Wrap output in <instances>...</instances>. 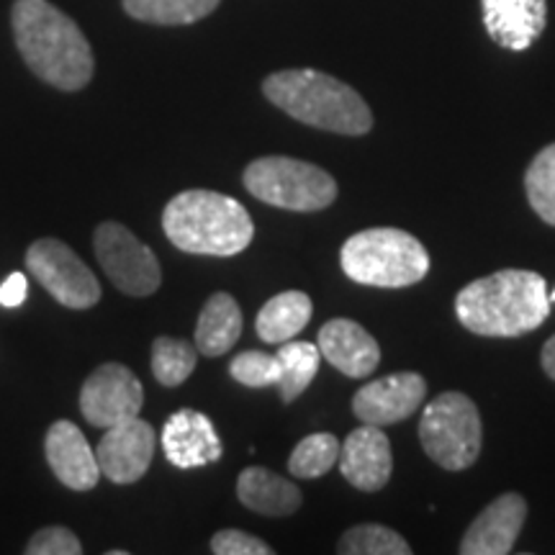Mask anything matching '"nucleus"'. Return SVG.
Wrapping results in <instances>:
<instances>
[{
    "instance_id": "1",
    "label": "nucleus",
    "mask_w": 555,
    "mask_h": 555,
    "mask_svg": "<svg viewBox=\"0 0 555 555\" xmlns=\"http://www.w3.org/2000/svg\"><path fill=\"white\" fill-rule=\"evenodd\" d=\"M13 37L37 78L60 90H80L93 78V50L86 34L50 0L13 3Z\"/></svg>"
},
{
    "instance_id": "2",
    "label": "nucleus",
    "mask_w": 555,
    "mask_h": 555,
    "mask_svg": "<svg viewBox=\"0 0 555 555\" xmlns=\"http://www.w3.org/2000/svg\"><path fill=\"white\" fill-rule=\"evenodd\" d=\"M457 322L478 337H519L543 327L551 314L547 283L532 270H499L455 296Z\"/></svg>"
},
{
    "instance_id": "3",
    "label": "nucleus",
    "mask_w": 555,
    "mask_h": 555,
    "mask_svg": "<svg viewBox=\"0 0 555 555\" xmlns=\"http://www.w3.org/2000/svg\"><path fill=\"white\" fill-rule=\"evenodd\" d=\"M262 93L307 127L347 137H363L373 129V114L363 95L319 69H281L266 78Z\"/></svg>"
},
{
    "instance_id": "4",
    "label": "nucleus",
    "mask_w": 555,
    "mask_h": 555,
    "mask_svg": "<svg viewBox=\"0 0 555 555\" xmlns=\"http://www.w3.org/2000/svg\"><path fill=\"white\" fill-rule=\"evenodd\" d=\"M163 229L178 249L191 255L232 258L255 237L247 208L217 191H183L165 206Z\"/></svg>"
},
{
    "instance_id": "5",
    "label": "nucleus",
    "mask_w": 555,
    "mask_h": 555,
    "mask_svg": "<svg viewBox=\"0 0 555 555\" xmlns=\"http://www.w3.org/2000/svg\"><path fill=\"white\" fill-rule=\"evenodd\" d=\"M339 262L350 281L376 288H406L429 273L427 247L414 234L393 227L352 234L343 245Z\"/></svg>"
},
{
    "instance_id": "6",
    "label": "nucleus",
    "mask_w": 555,
    "mask_h": 555,
    "mask_svg": "<svg viewBox=\"0 0 555 555\" xmlns=\"http://www.w3.org/2000/svg\"><path fill=\"white\" fill-rule=\"evenodd\" d=\"M245 189L262 204L286 211H322L337 198V183L327 170L296 157L270 155L247 165Z\"/></svg>"
},
{
    "instance_id": "7",
    "label": "nucleus",
    "mask_w": 555,
    "mask_h": 555,
    "mask_svg": "<svg viewBox=\"0 0 555 555\" xmlns=\"http://www.w3.org/2000/svg\"><path fill=\"white\" fill-rule=\"evenodd\" d=\"M420 442L427 457L446 470H466L481 455L483 425L466 393L448 391L429 401L420 422Z\"/></svg>"
},
{
    "instance_id": "8",
    "label": "nucleus",
    "mask_w": 555,
    "mask_h": 555,
    "mask_svg": "<svg viewBox=\"0 0 555 555\" xmlns=\"http://www.w3.org/2000/svg\"><path fill=\"white\" fill-rule=\"evenodd\" d=\"M26 268L67 309L99 304L101 283L86 262L60 240H37L26 253Z\"/></svg>"
},
{
    "instance_id": "9",
    "label": "nucleus",
    "mask_w": 555,
    "mask_h": 555,
    "mask_svg": "<svg viewBox=\"0 0 555 555\" xmlns=\"http://www.w3.org/2000/svg\"><path fill=\"white\" fill-rule=\"evenodd\" d=\"M93 249L114 286L129 296H150L159 288L163 273L155 253L142 245L119 221H103L93 234Z\"/></svg>"
},
{
    "instance_id": "10",
    "label": "nucleus",
    "mask_w": 555,
    "mask_h": 555,
    "mask_svg": "<svg viewBox=\"0 0 555 555\" xmlns=\"http://www.w3.org/2000/svg\"><path fill=\"white\" fill-rule=\"evenodd\" d=\"M144 388L134 373L121 363H106L90 373L80 391V412L93 427H114L139 416Z\"/></svg>"
},
{
    "instance_id": "11",
    "label": "nucleus",
    "mask_w": 555,
    "mask_h": 555,
    "mask_svg": "<svg viewBox=\"0 0 555 555\" xmlns=\"http://www.w3.org/2000/svg\"><path fill=\"white\" fill-rule=\"evenodd\" d=\"M157 448V433L142 416H131L127 422L108 427L101 437L99 466L101 476L114 483H137L150 470Z\"/></svg>"
},
{
    "instance_id": "12",
    "label": "nucleus",
    "mask_w": 555,
    "mask_h": 555,
    "mask_svg": "<svg viewBox=\"0 0 555 555\" xmlns=\"http://www.w3.org/2000/svg\"><path fill=\"white\" fill-rule=\"evenodd\" d=\"M425 399L427 380L420 373H393L360 388L352 399V412L365 425L388 427L409 420Z\"/></svg>"
},
{
    "instance_id": "13",
    "label": "nucleus",
    "mask_w": 555,
    "mask_h": 555,
    "mask_svg": "<svg viewBox=\"0 0 555 555\" xmlns=\"http://www.w3.org/2000/svg\"><path fill=\"white\" fill-rule=\"evenodd\" d=\"M339 470L358 491H380L391 481L393 453L386 433L376 425L352 429L339 448Z\"/></svg>"
},
{
    "instance_id": "14",
    "label": "nucleus",
    "mask_w": 555,
    "mask_h": 555,
    "mask_svg": "<svg viewBox=\"0 0 555 555\" xmlns=\"http://www.w3.org/2000/svg\"><path fill=\"white\" fill-rule=\"evenodd\" d=\"M527 519L525 496L502 494L474 519L461 540L463 555H506L515 551V543Z\"/></svg>"
},
{
    "instance_id": "15",
    "label": "nucleus",
    "mask_w": 555,
    "mask_h": 555,
    "mask_svg": "<svg viewBox=\"0 0 555 555\" xmlns=\"http://www.w3.org/2000/svg\"><path fill=\"white\" fill-rule=\"evenodd\" d=\"M44 453L52 474L73 491H90L101 478L99 455L75 422L60 420L47 429Z\"/></svg>"
},
{
    "instance_id": "16",
    "label": "nucleus",
    "mask_w": 555,
    "mask_h": 555,
    "mask_svg": "<svg viewBox=\"0 0 555 555\" xmlns=\"http://www.w3.org/2000/svg\"><path fill=\"white\" fill-rule=\"evenodd\" d=\"M486 34L509 52L530 50L543 37L547 0H481Z\"/></svg>"
},
{
    "instance_id": "17",
    "label": "nucleus",
    "mask_w": 555,
    "mask_h": 555,
    "mask_svg": "<svg viewBox=\"0 0 555 555\" xmlns=\"http://www.w3.org/2000/svg\"><path fill=\"white\" fill-rule=\"evenodd\" d=\"M163 453L176 468L217 463L224 448L214 422L196 409H180L163 427Z\"/></svg>"
},
{
    "instance_id": "18",
    "label": "nucleus",
    "mask_w": 555,
    "mask_h": 555,
    "mask_svg": "<svg viewBox=\"0 0 555 555\" xmlns=\"http://www.w3.org/2000/svg\"><path fill=\"white\" fill-rule=\"evenodd\" d=\"M319 352L347 378H367L380 363V347L363 324L352 319H330L317 337Z\"/></svg>"
},
{
    "instance_id": "19",
    "label": "nucleus",
    "mask_w": 555,
    "mask_h": 555,
    "mask_svg": "<svg viewBox=\"0 0 555 555\" xmlns=\"http://www.w3.org/2000/svg\"><path fill=\"white\" fill-rule=\"evenodd\" d=\"M237 496L247 509L258 512L262 517H288L301 506L304 496L296 483L273 474V470L249 466L240 474Z\"/></svg>"
},
{
    "instance_id": "20",
    "label": "nucleus",
    "mask_w": 555,
    "mask_h": 555,
    "mask_svg": "<svg viewBox=\"0 0 555 555\" xmlns=\"http://www.w3.org/2000/svg\"><path fill=\"white\" fill-rule=\"evenodd\" d=\"M242 335V309L229 294H214L201 309L196 324V350L206 358H219L237 345Z\"/></svg>"
},
{
    "instance_id": "21",
    "label": "nucleus",
    "mask_w": 555,
    "mask_h": 555,
    "mask_svg": "<svg viewBox=\"0 0 555 555\" xmlns=\"http://www.w3.org/2000/svg\"><path fill=\"white\" fill-rule=\"evenodd\" d=\"M311 298L304 291H283L270 298L255 319L258 337L268 345H281L294 339L311 322Z\"/></svg>"
},
{
    "instance_id": "22",
    "label": "nucleus",
    "mask_w": 555,
    "mask_h": 555,
    "mask_svg": "<svg viewBox=\"0 0 555 555\" xmlns=\"http://www.w3.org/2000/svg\"><path fill=\"white\" fill-rule=\"evenodd\" d=\"M221 0H124L131 18L159 26H185L211 16Z\"/></svg>"
},
{
    "instance_id": "23",
    "label": "nucleus",
    "mask_w": 555,
    "mask_h": 555,
    "mask_svg": "<svg viewBox=\"0 0 555 555\" xmlns=\"http://www.w3.org/2000/svg\"><path fill=\"white\" fill-rule=\"evenodd\" d=\"M278 360H281L283 376L281 384H278V391H281V399L291 404L307 391L311 380L319 373V365H322V352H319V345L311 343H281V350H278Z\"/></svg>"
},
{
    "instance_id": "24",
    "label": "nucleus",
    "mask_w": 555,
    "mask_h": 555,
    "mask_svg": "<svg viewBox=\"0 0 555 555\" xmlns=\"http://www.w3.org/2000/svg\"><path fill=\"white\" fill-rule=\"evenodd\" d=\"M196 345L176 337H157L152 345V373L163 386H180L196 371Z\"/></svg>"
},
{
    "instance_id": "25",
    "label": "nucleus",
    "mask_w": 555,
    "mask_h": 555,
    "mask_svg": "<svg viewBox=\"0 0 555 555\" xmlns=\"http://www.w3.org/2000/svg\"><path fill=\"white\" fill-rule=\"evenodd\" d=\"M343 442L332 433H314L304 437L288 457V470L296 478H319L330 474L339 461Z\"/></svg>"
},
{
    "instance_id": "26",
    "label": "nucleus",
    "mask_w": 555,
    "mask_h": 555,
    "mask_svg": "<svg viewBox=\"0 0 555 555\" xmlns=\"http://www.w3.org/2000/svg\"><path fill=\"white\" fill-rule=\"evenodd\" d=\"M525 193L532 211L545 224L555 227V142L532 157L525 172Z\"/></svg>"
},
{
    "instance_id": "27",
    "label": "nucleus",
    "mask_w": 555,
    "mask_h": 555,
    "mask_svg": "<svg viewBox=\"0 0 555 555\" xmlns=\"http://www.w3.org/2000/svg\"><path fill=\"white\" fill-rule=\"evenodd\" d=\"M337 553L343 555H409L412 545L397 530L384 525H358L350 527L339 538Z\"/></svg>"
},
{
    "instance_id": "28",
    "label": "nucleus",
    "mask_w": 555,
    "mask_h": 555,
    "mask_svg": "<svg viewBox=\"0 0 555 555\" xmlns=\"http://www.w3.org/2000/svg\"><path fill=\"white\" fill-rule=\"evenodd\" d=\"M229 373H232V378L242 386L266 388V386L281 384L283 367L278 356H268V352H260V350H247V352H240V356L232 360Z\"/></svg>"
},
{
    "instance_id": "29",
    "label": "nucleus",
    "mask_w": 555,
    "mask_h": 555,
    "mask_svg": "<svg viewBox=\"0 0 555 555\" xmlns=\"http://www.w3.org/2000/svg\"><path fill=\"white\" fill-rule=\"evenodd\" d=\"M29 555H80L82 545L78 535L67 527H44L26 545Z\"/></svg>"
},
{
    "instance_id": "30",
    "label": "nucleus",
    "mask_w": 555,
    "mask_h": 555,
    "mask_svg": "<svg viewBox=\"0 0 555 555\" xmlns=\"http://www.w3.org/2000/svg\"><path fill=\"white\" fill-rule=\"evenodd\" d=\"M211 553L217 555H273L275 551L266 540L242 530H219L211 538Z\"/></svg>"
},
{
    "instance_id": "31",
    "label": "nucleus",
    "mask_w": 555,
    "mask_h": 555,
    "mask_svg": "<svg viewBox=\"0 0 555 555\" xmlns=\"http://www.w3.org/2000/svg\"><path fill=\"white\" fill-rule=\"evenodd\" d=\"M26 291H29V281L24 273H11L0 286V304L5 309H16L26 301Z\"/></svg>"
},
{
    "instance_id": "32",
    "label": "nucleus",
    "mask_w": 555,
    "mask_h": 555,
    "mask_svg": "<svg viewBox=\"0 0 555 555\" xmlns=\"http://www.w3.org/2000/svg\"><path fill=\"white\" fill-rule=\"evenodd\" d=\"M540 363H543L545 376L555 380V335L543 345V352H540Z\"/></svg>"
},
{
    "instance_id": "33",
    "label": "nucleus",
    "mask_w": 555,
    "mask_h": 555,
    "mask_svg": "<svg viewBox=\"0 0 555 555\" xmlns=\"http://www.w3.org/2000/svg\"><path fill=\"white\" fill-rule=\"evenodd\" d=\"M553 301H555V291H553V294H551V304H553Z\"/></svg>"
}]
</instances>
